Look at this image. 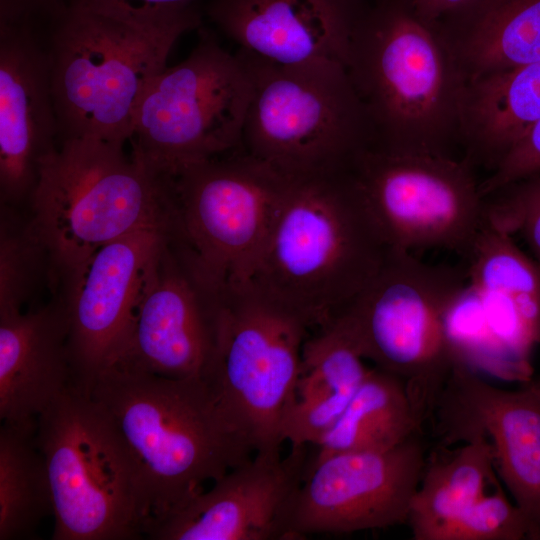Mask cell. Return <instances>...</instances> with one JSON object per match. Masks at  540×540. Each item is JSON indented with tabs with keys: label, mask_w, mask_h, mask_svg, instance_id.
Here are the masks:
<instances>
[{
	"label": "cell",
	"mask_w": 540,
	"mask_h": 540,
	"mask_svg": "<svg viewBox=\"0 0 540 540\" xmlns=\"http://www.w3.org/2000/svg\"><path fill=\"white\" fill-rule=\"evenodd\" d=\"M388 251L349 168L288 177L250 281L316 330L363 290Z\"/></svg>",
	"instance_id": "obj_1"
},
{
	"label": "cell",
	"mask_w": 540,
	"mask_h": 540,
	"mask_svg": "<svg viewBox=\"0 0 540 540\" xmlns=\"http://www.w3.org/2000/svg\"><path fill=\"white\" fill-rule=\"evenodd\" d=\"M89 393L114 421L139 469L150 513L145 530L255 453L201 378L108 367Z\"/></svg>",
	"instance_id": "obj_2"
},
{
	"label": "cell",
	"mask_w": 540,
	"mask_h": 540,
	"mask_svg": "<svg viewBox=\"0 0 540 540\" xmlns=\"http://www.w3.org/2000/svg\"><path fill=\"white\" fill-rule=\"evenodd\" d=\"M395 5L359 12L345 68L372 147L451 155L465 79L446 37Z\"/></svg>",
	"instance_id": "obj_3"
},
{
	"label": "cell",
	"mask_w": 540,
	"mask_h": 540,
	"mask_svg": "<svg viewBox=\"0 0 540 540\" xmlns=\"http://www.w3.org/2000/svg\"><path fill=\"white\" fill-rule=\"evenodd\" d=\"M124 146L72 138L43 162L26 210L49 252L53 288L105 244L142 230L170 234L169 177L128 155Z\"/></svg>",
	"instance_id": "obj_4"
},
{
	"label": "cell",
	"mask_w": 540,
	"mask_h": 540,
	"mask_svg": "<svg viewBox=\"0 0 540 540\" xmlns=\"http://www.w3.org/2000/svg\"><path fill=\"white\" fill-rule=\"evenodd\" d=\"M183 26L148 28L67 5L45 29L60 142L126 143L139 103Z\"/></svg>",
	"instance_id": "obj_5"
},
{
	"label": "cell",
	"mask_w": 540,
	"mask_h": 540,
	"mask_svg": "<svg viewBox=\"0 0 540 540\" xmlns=\"http://www.w3.org/2000/svg\"><path fill=\"white\" fill-rule=\"evenodd\" d=\"M35 440L50 488L53 540L142 538L141 474L108 412L71 384L38 416Z\"/></svg>",
	"instance_id": "obj_6"
},
{
	"label": "cell",
	"mask_w": 540,
	"mask_h": 540,
	"mask_svg": "<svg viewBox=\"0 0 540 540\" xmlns=\"http://www.w3.org/2000/svg\"><path fill=\"white\" fill-rule=\"evenodd\" d=\"M252 79L241 149L286 177L348 169L372 146L365 110L337 61L277 64L236 50Z\"/></svg>",
	"instance_id": "obj_7"
},
{
	"label": "cell",
	"mask_w": 540,
	"mask_h": 540,
	"mask_svg": "<svg viewBox=\"0 0 540 540\" xmlns=\"http://www.w3.org/2000/svg\"><path fill=\"white\" fill-rule=\"evenodd\" d=\"M465 282L463 267L389 249L370 282L325 325L345 334L364 360L399 377L425 422L455 365L443 314Z\"/></svg>",
	"instance_id": "obj_8"
},
{
	"label": "cell",
	"mask_w": 540,
	"mask_h": 540,
	"mask_svg": "<svg viewBox=\"0 0 540 540\" xmlns=\"http://www.w3.org/2000/svg\"><path fill=\"white\" fill-rule=\"evenodd\" d=\"M310 321L253 282L224 289L203 380L255 453L281 451V428L299 374Z\"/></svg>",
	"instance_id": "obj_9"
},
{
	"label": "cell",
	"mask_w": 540,
	"mask_h": 540,
	"mask_svg": "<svg viewBox=\"0 0 540 540\" xmlns=\"http://www.w3.org/2000/svg\"><path fill=\"white\" fill-rule=\"evenodd\" d=\"M169 177V244L205 288L250 281L288 177L241 147Z\"/></svg>",
	"instance_id": "obj_10"
},
{
	"label": "cell",
	"mask_w": 540,
	"mask_h": 540,
	"mask_svg": "<svg viewBox=\"0 0 540 540\" xmlns=\"http://www.w3.org/2000/svg\"><path fill=\"white\" fill-rule=\"evenodd\" d=\"M252 79L242 57L201 26L180 63L148 86L137 108L131 152L164 176L241 147Z\"/></svg>",
	"instance_id": "obj_11"
},
{
	"label": "cell",
	"mask_w": 540,
	"mask_h": 540,
	"mask_svg": "<svg viewBox=\"0 0 540 540\" xmlns=\"http://www.w3.org/2000/svg\"><path fill=\"white\" fill-rule=\"evenodd\" d=\"M349 169L389 249L464 257L486 218V198L465 157L369 147Z\"/></svg>",
	"instance_id": "obj_12"
},
{
	"label": "cell",
	"mask_w": 540,
	"mask_h": 540,
	"mask_svg": "<svg viewBox=\"0 0 540 540\" xmlns=\"http://www.w3.org/2000/svg\"><path fill=\"white\" fill-rule=\"evenodd\" d=\"M426 458L418 434L388 450L307 460L282 512L278 540L406 524Z\"/></svg>",
	"instance_id": "obj_13"
},
{
	"label": "cell",
	"mask_w": 540,
	"mask_h": 540,
	"mask_svg": "<svg viewBox=\"0 0 540 540\" xmlns=\"http://www.w3.org/2000/svg\"><path fill=\"white\" fill-rule=\"evenodd\" d=\"M440 446L484 436L493 466L540 540V389L531 381L502 389L455 365L432 414Z\"/></svg>",
	"instance_id": "obj_14"
},
{
	"label": "cell",
	"mask_w": 540,
	"mask_h": 540,
	"mask_svg": "<svg viewBox=\"0 0 540 540\" xmlns=\"http://www.w3.org/2000/svg\"><path fill=\"white\" fill-rule=\"evenodd\" d=\"M169 240V232L158 229L114 240L53 291L65 306L73 385L89 392L97 375L110 364Z\"/></svg>",
	"instance_id": "obj_15"
},
{
	"label": "cell",
	"mask_w": 540,
	"mask_h": 540,
	"mask_svg": "<svg viewBox=\"0 0 540 540\" xmlns=\"http://www.w3.org/2000/svg\"><path fill=\"white\" fill-rule=\"evenodd\" d=\"M218 299L219 294L196 280L168 243L106 368L202 379L213 354Z\"/></svg>",
	"instance_id": "obj_16"
},
{
	"label": "cell",
	"mask_w": 540,
	"mask_h": 540,
	"mask_svg": "<svg viewBox=\"0 0 540 540\" xmlns=\"http://www.w3.org/2000/svg\"><path fill=\"white\" fill-rule=\"evenodd\" d=\"M58 146L45 31L0 24V205L26 209Z\"/></svg>",
	"instance_id": "obj_17"
},
{
	"label": "cell",
	"mask_w": 540,
	"mask_h": 540,
	"mask_svg": "<svg viewBox=\"0 0 540 540\" xmlns=\"http://www.w3.org/2000/svg\"><path fill=\"white\" fill-rule=\"evenodd\" d=\"M310 445L256 452L166 517L149 524L154 540H278L282 512L306 469Z\"/></svg>",
	"instance_id": "obj_18"
},
{
	"label": "cell",
	"mask_w": 540,
	"mask_h": 540,
	"mask_svg": "<svg viewBox=\"0 0 540 540\" xmlns=\"http://www.w3.org/2000/svg\"><path fill=\"white\" fill-rule=\"evenodd\" d=\"M359 12L357 0H207L204 6V16L238 51L284 65L345 66Z\"/></svg>",
	"instance_id": "obj_19"
},
{
	"label": "cell",
	"mask_w": 540,
	"mask_h": 540,
	"mask_svg": "<svg viewBox=\"0 0 540 540\" xmlns=\"http://www.w3.org/2000/svg\"><path fill=\"white\" fill-rule=\"evenodd\" d=\"M72 384L64 302L51 300L0 314V418L35 425L38 416Z\"/></svg>",
	"instance_id": "obj_20"
},
{
	"label": "cell",
	"mask_w": 540,
	"mask_h": 540,
	"mask_svg": "<svg viewBox=\"0 0 540 540\" xmlns=\"http://www.w3.org/2000/svg\"><path fill=\"white\" fill-rule=\"evenodd\" d=\"M465 275L503 353L530 381L533 352L540 345V266L513 236L489 230L467 256Z\"/></svg>",
	"instance_id": "obj_21"
},
{
	"label": "cell",
	"mask_w": 540,
	"mask_h": 540,
	"mask_svg": "<svg viewBox=\"0 0 540 540\" xmlns=\"http://www.w3.org/2000/svg\"><path fill=\"white\" fill-rule=\"evenodd\" d=\"M366 366L339 329L324 325L304 343L292 404L281 428L291 447L316 444L339 419L366 378Z\"/></svg>",
	"instance_id": "obj_22"
},
{
	"label": "cell",
	"mask_w": 540,
	"mask_h": 540,
	"mask_svg": "<svg viewBox=\"0 0 540 540\" xmlns=\"http://www.w3.org/2000/svg\"><path fill=\"white\" fill-rule=\"evenodd\" d=\"M540 119V60L465 84L460 140L474 167L491 171Z\"/></svg>",
	"instance_id": "obj_23"
},
{
	"label": "cell",
	"mask_w": 540,
	"mask_h": 540,
	"mask_svg": "<svg viewBox=\"0 0 540 540\" xmlns=\"http://www.w3.org/2000/svg\"><path fill=\"white\" fill-rule=\"evenodd\" d=\"M424 423L404 382L371 367L336 423L309 447L307 460L342 452L388 450L421 434Z\"/></svg>",
	"instance_id": "obj_24"
},
{
	"label": "cell",
	"mask_w": 540,
	"mask_h": 540,
	"mask_svg": "<svg viewBox=\"0 0 540 540\" xmlns=\"http://www.w3.org/2000/svg\"><path fill=\"white\" fill-rule=\"evenodd\" d=\"M493 468L491 446L481 435L456 450L440 446L427 456L407 522L412 539L430 540L438 528L483 496Z\"/></svg>",
	"instance_id": "obj_25"
},
{
	"label": "cell",
	"mask_w": 540,
	"mask_h": 540,
	"mask_svg": "<svg viewBox=\"0 0 540 540\" xmlns=\"http://www.w3.org/2000/svg\"><path fill=\"white\" fill-rule=\"evenodd\" d=\"M465 82L540 60V0H493L471 28L447 39Z\"/></svg>",
	"instance_id": "obj_26"
},
{
	"label": "cell",
	"mask_w": 540,
	"mask_h": 540,
	"mask_svg": "<svg viewBox=\"0 0 540 540\" xmlns=\"http://www.w3.org/2000/svg\"><path fill=\"white\" fill-rule=\"evenodd\" d=\"M35 425L2 422L0 428V540L29 538L52 514L45 461Z\"/></svg>",
	"instance_id": "obj_27"
},
{
	"label": "cell",
	"mask_w": 540,
	"mask_h": 540,
	"mask_svg": "<svg viewBox=\"0 0 540 540\" xmlns=\"http://www.w3.org/2000/svg\"><path fill=\"white\" fill-rule=\"evenodd\" d=\"M0 314L32 307L52 287V263L26 209L0 205Z\"/></svg>",
	"instance_id": "obj_28"
},
{
	"label": "cell",
	"mask_w": 540,
	"mask_h": 540,
	"mask_svg": "<svg viewBox=\"0 0 540 540\" xmlns=\"http://www.w3.org/2000/svg\"><path fill=\"white\" fill-rule=\"evenodd\" d=\"M443 326L455 365L500 381L525 382L497 343L479 294L467 279L447 304Z\"/></svg>",
	"instance_id": "obj_29"
},
{
	"label": "cell",
	"mask_w": 540,
	"mask_h": 540,
	"mask_svg": "<svg viewBox=\"0 0 540 540\" xmlns=\"http://www.w3.org/2000/svg\"><path fill=\"white\" fill-rule=\"evenodd\" d=\"M531 540L529 522L523 511L512 504L501 487L484 494L447 524L430 540Z\"/></svg>",
	"instance_id": "obj_30"
},
{
	"label": "cell",
	"mask_w": 540,
	"mask_h": 540,
	"mask_svg": "<svg viewBox=\"0 0 540 540\" xmlns=\"http://www.w3.org/2000/svg\"><path fill=\"white\" fill-rule=\"evenodd\" d=\"M486 213L506 232L520 234L540 266V174L487 196Z\"/></svg>",
	"instance_id": "obj_31"
},
{
	"label": "cell",
	"mask_w": 540,
	"mask_h": 540,
	"mask_svg": "<svg viewBox=\"0 0 540 540\" xmlns=\"http://www.w3.org/2000/svg\"><path fill=\"white\" fill-rule=\"evenodd\" d=\"M207 0H67L82 7L148 28L203 26Z\"/></svg>",
	"instance_id": "obj_32"
},
{
	"label": "cell",
	"mask_w": 540,
	"mask_h": 540,
	"mask_svg": "<svg viewBox=\"0 0 540 540\" xmlns=\"http://www.w3.org/2000/svg\"><path fill=\"white\" fill-rule=\"evenodd\" d=\"M537 174H540V119L480 182V190L486 198L512 183Z\"/></svg>",
	"instance_id": "obj_33"
},
{
	"label": "cell",
	"mask_w": 540,
	"mask_h": 540,
	"mask_svg": "<svg viewBox=\"0 0 540 540\" xmlns=\"http://www.w3.org/2000/svg\"><path fill=\"white\" fill-rule=\"evenodd\" d=\"M67 7V0H0V24L46 29Z\"/></svg>",
	"instance_id": "obj_34"
},
{
	"label": "cell",
	"mask_w": 540,
	"mask_h": 540,
	"mask_svg": "<svg viewBox=\"0 0 540 540\" xmlns=\"http://www.w3.org/2000/svg\"><path fill=\"white\" fill-rule=\"evenodd\" d=\"M473 0H411L418 8L419 15L431 19L449 10L464 6Z\"/></svg>",
	"instance_id": "obj_35"
},
{
	"label": "cell",
	"mask_w": 540,
	"mask_h": 540,
	"mask_svg": "<svg viewBox=\"0 0 540 540\" xmlns=\"http://www.w3.org/2000/svg\"><path fill=\"white\" fill-rule=\"evenodd\" d=\"M537 388L540 389V375L538 376H533L532 379L530 380Z\"/></svg>",
	"instance_id": "obj_36"
}]
</instances>
